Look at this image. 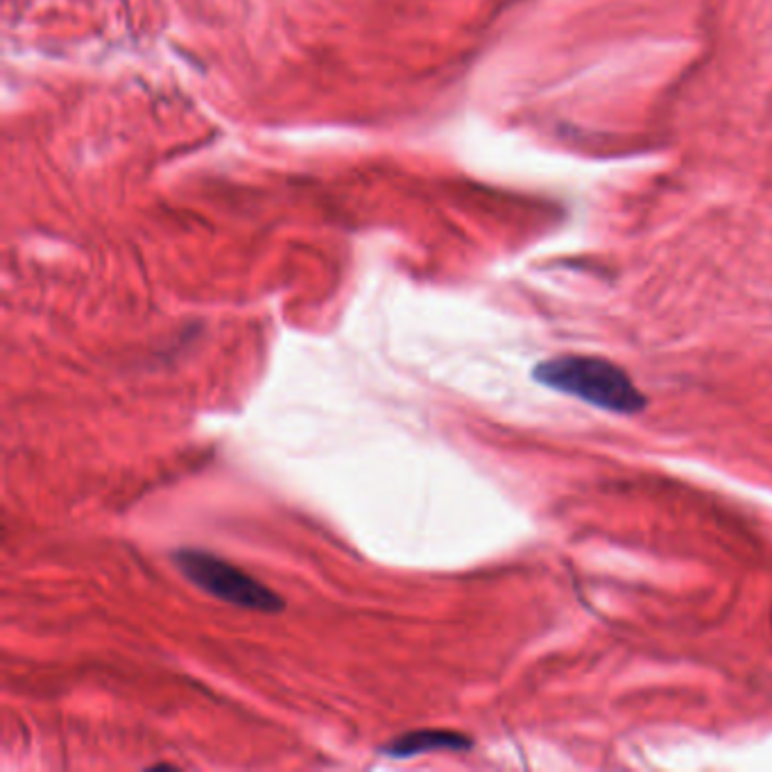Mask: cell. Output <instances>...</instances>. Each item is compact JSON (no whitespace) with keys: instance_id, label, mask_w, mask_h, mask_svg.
<instances>
[{"instance_id":"cell-2","label":"cell","mask_w":772,"mask_h":772,"mask_svg":"<svg viewBox=\"0 0 772 772\" xmlns=\"http://www.w3.org/2000/svg\"><path fill=\"white\" fill-rule=\"evenodd\" d=\"M173 560L195 587L204 589L213 598H220L222 603L265 614L281 612L283 600L270 587L247 576L243 569L218 555L200 551V548H179L173 553Z\"/></svg>"},{"instance_id":"cell-3","label":"cell","mask_w":772,"mask_h":772,"mask_svg":"<svg viewBox=\"0 0 772 772\" xmlns=\"http://www.w3.org/2000/svg\"><path fill=\"white\" fill-rule=\"evenodd\" d=\"M471 741L465 734L449 732V729H419V732H408L394 739L392 743L383 745L381 752L388 757L408 759L417 757L424 752H440V750H469Z\"/></svg>"},{"instance_id":"cell-1","label":"cell","mask_w":772,"mask_h":772,"mask_svg":"<svg viewBox=\"0 0 772 772\" xmlns=\"http://www.w3.org/2000/svg\"><path fill=\"white\" fill-rule=\"evenodd\" d=\"M535 381L619 415L641 413L648 399L621 367L596 356H560L539 363Z\"/></svg>"}]
</instances>
